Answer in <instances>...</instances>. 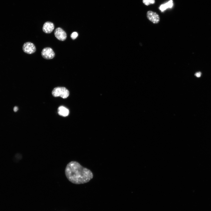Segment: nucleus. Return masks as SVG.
Listing matches in <instances>:
<instances>
[{
    "mask_svg": "<svg viewBox=\"0 0 211 211\" xmlns=\"http://www.w3.org/2000/svg\"><path fill=\"white\" fill-rule=\"evenodd\" d=\"M142 1L143 3L147 6L154 4L155 2V0H143Z\"/></svg>",
    "mask_w": 211,
    "mask_h": 211,
    "instance_id": "nucleus-10",
    "label": "nucleus"
},
{
    "mask_svg": "<svg viewBox=\"0 0 211 211\" xmlns=\"http://www.w3.org/2000/svg\"><path fill=\"white\" fill-rule=\"evenodd\" d=\"M147 16L148 20L153 23H157L159 21V16L155 12L151 11H148L147 13Z\"/></svg>",
    "mask_w": 211,
    "mask_h": 211,
    "instance_id": "nucleus-5",
    "label": "nucleus"
},
{
    "mask_svg": "<svg viewBox=\"0 0 211 211\" xmlns=\"http://www.w3.org/2000/svg\"><path fill=\"white\" fill-rule=\"evenodd\" d=\"M58 113L60 115L66 117L69 115V111L68 109L66 107L61 106L58 108Z\"/></svg>",
    "mask_w": 211,
    "mask_h": 211,
    "instance_id": "nucleus-8",
    "label": "nucleus"
},
{
    "mask_svg": "<svg viewBox=\"0 0 211 211\" xmlns=\"http://www.w3.org/2000/svg\"><path fill=\"white\" fill-rule=\"evenodd\" d=\"M65 173L69 181L76 184L88 182L93 177V173L90 170L75 161H71L67 164Z\"/></svg>",
    "mask_w": 211,
    "mask_h": 211,
    "instance_id": "nucleus-1",
    "label": "nucleus"
},
{
    "mask_svg": "<svg viewBox=\"0 0 211 211\" xmlns=\"http://www.w3.org/2000/svg\"><path fill=\"white\" fill-rule=\"evenodd\" d=\"M173 5L172 0H170L165 4L161 5L159 7L160 10L163 12L168 8H171Z\"/></svg>",
    "mask_w": 211,
    "mask_h": 211,
    "instance_id": "nucleus-9",
    "label": "nucleus"
},
{
    "mask_svg": "<svg viewBox=\"0 0 211 211\" xmlns=\"http://www.w3.org/2000/svg\"><path fill=\"white\" fill-rule=\"evenodd\" d=\"M52 94L54 97L60 96L64 98L69 96V92L64 87H58L53 89L52 92Z\"/></svg>",
    "mask_w": 211,
    "mask_h": 211,
    "instance_id": "nucleus-2",
    "label": "nucleus"
},
{
    "mask_svg": "<svg viewBox=\"0 0 211 211\" xmlns=\"http://www.w3.org/2000/svg\"><path fill=\"white\" fill-rule=\"evenodd\" d=\"M18 110V108L16 106H15L13 108V111L15 112H16Z\"/></svg>",
    "mask_w": 211,
    "mask_h": 211,
    "instance_id": "nucleus-13",
    "label": "nucleus"
},
{
    "mask_svg": "<svg viewBox=\"0 0 211 211\" xmlns=\"http://www.w3.org/2000/svg\"><path fill=\"white\" fill-rule=\"evenodd\" d=\"M23 51L28 54H31L34 53L36 51V48L34 45L30 42L24 43L23 46Z\"/></svg>",
    "mask_w": 211,
    "mask_h": 211,
    "instance_id": "nucleus-4",
    "label": "nucleus"
},
{
    "mask_svg": "<svg viewBox=\"0 0 211 211\" xmlns=\"http://www.w3.org/2000/svg\"><path fill=\"white\" fill-rule=\"evenodd\" d=\"M41 55L44 58L49 59H53L55 57V54L51 48L46 47L42 50L41 52Z\"/></svg>",
    "mask_w": 211,
    "mask_h": 211,
    "instance_id": "nucleus-3",
    "label": "nucleus"
},
{
    "mask_svg": "<svg viewBox=\"0 0 211 211\" xmlns=\"http://www.w3.org/2000/svg\"><path fill=\"white\" fill-rule=\"evenodd\" d=\"M201 73L200 72H197L195 73V75L197 77H199L201 76Z\"/></svg>",
    "mask_w": 211,
    "mask_h": 211,
    "instance_id": "nucleus-12",
    "label": "nucleus"
},
{
    "mask_svg": "<svg viewBox=\"0 0 211 211\" xmlns=\"http://www.w3.org/2000/svg\"><path fill=\"white\" fill-rule=\"evenodd\" d=\"M78 36V33L76 32H73L71 35L70 37L73 40L76 39Z\"/></svg>",
    "mask_w": 211,
    "mask_h": 211,
    "instance_id": "nucleus-11",
    "label": "nucleus"
},
{
    "mask_svg": "<svg viewBox=\"0 0 211 211\" xmlns=\"http://www.w3.org/2000/svg\"><path fill=\"white\" fill-rule=\"evenodd\" d=\"M55 37L58 40L63 41L67 38V34L65 32L62 28L58 27L56 28L54 32Z\"/></svg>",
    "mask_w": 211,
    "mask_h": 211,
    "instance_id": "nucleus-6",
    "label": "nucleus"
},
{
    "mask_svg": "<svg viewBox=\"0 0 211 211\" xmlns=\"http://www.w3.org/2000/svg\"><path fill=\"white\" fill-rule=\"evenodd\" d=\"M54 28V24L51 22L47 21L44 23L42 27V30L45 33L48 34L51 33Z\"/></svg>",
    "mask_w": 211,
    "mask_h": 211,
    "instance_id": "nucleus-7",
    "label": "nucleus"
}]
</instances>
